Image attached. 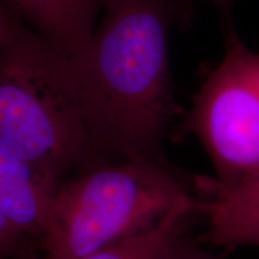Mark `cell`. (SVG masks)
Instances as JSON below:
<instances>
[{"label":"cell","instance_id":"1","mask_svg":"<svg viewBox=\"0 0 259 259\" xmlns=\"http://www.w3.org/2000/svg\"><path fill=\"white\" fill-rule=\"evenodd\" d=\"M178 0H105V16L72 58L88 128L84 167L111 160L164 161L174 100L168 41ZM83 167V168H84Z\"/></svg>","mask_w":259,"mask_h":259},{"label":"cell","instance_id":"2","mask_svg":"<svg viewBox=\"0 0 259 259\" xmlns=\"http://www.w3.org/2000/svg\"><path fill=\"white\" fill-rule=\"evenodd\" d=\"M72 59L0 6V151L65 180L88 161Z\"/></svg>","mask_w":259,"mask_h":259},{"label":"cell","instance_id":"3","mask_svg":"<svg viewBox=\"0 0 259 259\" xmlns=\"http://www.w3.org/2000/svg\"><path fill=\"white\" fill-rule=\"evenodd\" d=\"M192 193L193 176L167 160L80 168L58 189L40 259H79L147 231Z\"/></svg>","mask_w":259,"mask_h":259},{"label":"cell","instance_id":"4","mask_svg":"<svg viewBox=\"0 0 259 259\" xmlns=\"http://www.w3.org/2000/svg\"><path fill=\"white\" fill-rule=\"evenodd\" d=\"M186 135L198 138L222 185L259 174V53L245 46L231 24L225 56L174 130L177 138Z\"/></svg>","mask_w":259,"mask_h":259},{"label":"cell","instance_id":"5","mask_svg":"<svg viewBox=\"0 0 259 259\" xmlns=\"http://www.w3.org/2000/svg\"><path fill=\"white\" fill-rule=\"evenodd\" d=\"M63 180L0 151V252L5 258L42 251Z\"/></svg>","mask_w":259,"mask_h":259},{"label":"cell","instance_id":"6","mask_svg":"<svg viewBox=\"0 0 259 259\" xmlns=\"http://www.w3.org/2000/svg\"><path fill=\"white\" fill-rule=\"evenodd\" d=\"M200 216L205 231L200 245L231 251L241 246L259 247V174L235 185H222L213 177L193 174Z\"/></svg>","mask_w":259,"mask_h":259},{"label":"cell","instance_id":"7","mask_svg":"<svg viewBox=\"0 0 259 259\" xmlns=\"http://www.w3.org/2000/svg\"><path fill=\"white\" fill-rule=\"evenodd\" d=\"M2 4L72 59L92 37L105 0H2Z\"/></svg>","mask_w":259,"mask_h":259},{"label":"cell","instance_id":"8","mask_svg":"<svg viewBox=\"0 0 259 259\" xmlns=\"http://www.w3.org/2000/svg\"><path fill=\"white\" fill-rule=\"evenodd\" d=\"M202 219L196 191L178 202L151 228L116 241L79 259H168L194 220ZM40 259V257H37Z\"/></svg>","mask_w":259,"mask_h":259},{"label":"cell","instance_id":"9","mask_svg":"<svg viewBox=\"0 0 259 259\" xmlns=\"http://www.w3.org/2000/svg\"><path fill=\"white\" fill-rule=\"evenodd\" d=\"M168 259H220L219 257H215L209 252L204 251L200 247V244L198 240L193 239L189 233L183 240L179 242L177 246L176 250L170 254Z\"/></svg>","mask_w":259,"mask_h":259},{"label":"cell","instance_id":"10","mask_svg":"<svg viewBox=\"0 0 259 259\" xmlns=\"http://www.w3.org/2000/svg\"><path fill=\"white\" fill-rule=\"evenodd\" d=\"M178 2L183 3V4H186L189 0H178ZM209 2H211L212 4H215L218 8L221 10V12H223V14H228L229 10H231L232 8V4L234 0H209Z\"/></svg>","mask_w":259,"mask_h":259},{"label":"cell","instance_id":"11","mask_svg":"<svg viewBox=\"0 0 259 259\" xmlns=\"http://www.w3.org/2000/svg\"><path fill=\"white\" fill-rule=\"evenodd\" d=\"M37 254H28V255H22V257H16V258H10V259H37Z\"/></svg>","mask_w":259,"mask_h":259}]
</instances>
